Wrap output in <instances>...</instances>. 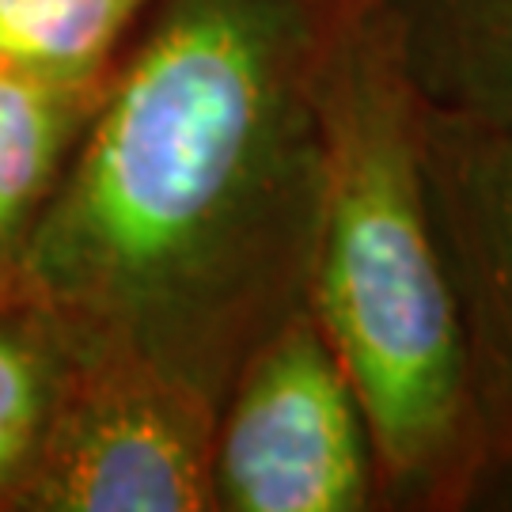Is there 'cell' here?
Instances as JSON below:
<instances>
[{
  "instance_id": "277c9868",
  "label": "cell",
  "mask_w": 512,
  "mask_h": 512,
  "mask_svg": "<svg viewBox=\"0 0 512 512\" xmlns=\"http://www.w3.org/2000/svg\"><path fill=\"white\" fill-rule=\"evenodd\" d=\"M376 497L365 410L311 304L243 361L220 406L213 505L224 512H357Z\"/></svg>"
},
{
  "instance_id": "8992f818",
  "label": "cell",
  "mask_w": 512,
  "mask_h": 512,
  "mask_svg": "<svg viewBox=\"0 0 512 512\" xmlns=\"http://www.w3.org/2000/svg\"><path fill=\"white\" fill-rule=\"evenodd\" d=\"M421 110L512 129V0H368Z\"/></svg>"
},
{
  "instance_id": "ba28073f",
  "label": "cell",
  "mask_w": 512,
  "mask_h": 512,
  "mask_svg": "<svg viewBox=\"0 0 512 512\" xmlns=\"http://www.w3.org/2000/svg\"><path fill=\"white\" fill-rule=\"evenodd\" d=\"M73 361V342L19 270L0 274V512H16Z\"/></svg>"
},
{
  "instance_id": "9c48e42d",
  "label": "cell",
  "mask_w": 512,
  "mask_h": 512,
  "mask_svg": "<svg viewBox=\"0 0 512 512\" xmlns=\"http://www.w3.org/2000/svg\"><path fill=\"white\" fill-rule=\"evenodd\" d=\"M152 4L0 0V69L61 88H107Z\"/></svg>"
},
{
  "instance_id": "52a82bcc",
  "label": "cell",
  "mask_w": 512,
  "mask_h": 512,
  "mask_svg": "<svg viewBox=\"0 0 512 512\" xmlns=\"http://www.w3.org/2000/svg\"><path fill=\"white\" fill-rule=\"evenodd\" d=\"M103 88H61L0 69V274H12L69 171Z\"/></svg>"
},
{
  "instance_id": "5b68a950",
  "label": "cell",
  "mask_w": 512,
  "mask_h": 512,
  "mask_svg": "<svg viewBox=\"0 0 512 512\" xmlns=\"http://www.w3.org/2000/svg\"><path fill=\"white\" fill-rule=\"evenodd\" d=\"M421 167L494 459H512V129L421 110Z\"/></svg>"
},
{
  "instance_id": "6da1fadb",
  "label": "cell",
  "mask_w": 512,
  "mask_h": 512,
  "mask_svg": "<svg viewBox=\"0 0 512 512\" xmlns=\"http://www.w3.org/2000/svg\"><path fill=\"white\" fill-rule=\"evenodd\" d=\"M357 0H156L19 274L73 346L145 357L224 406L308 304L323 84Z\"/></svg>"
},
{
  "instance_id": "7a4b0ae2",
  "label": "cell",
  "mask_w": 512,
  "mask_h": 512,
  "mask_svg": "<svg viewBox=\"0 0 512 512\" xmlns=\"http://www.w3.org/2000/svg\"><path fill=\"white\" fill-rule=\"evenodd\" d=\"M308 304L365 410L376 497L463 509L494 463L421 167V107L357 0L323 84Z\"/></svg>"
},
{
  "instance_id": "3957f363",
  "label": "cell",
  "mask_w": 512,
  "mask_h": 512,
  "mask_svg": "<svg viewBox=\"0 0 512 512\" xmlns=\"http://www.w3.org/2000/svg\"><path fill=\"white\" fill-rule=\"evenodd\" d=\"M220 406L145 357L73 346L16 512H205Z\"/></svg>"
}]
</instances>
